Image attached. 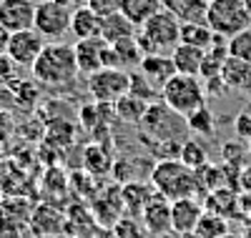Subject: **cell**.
<instances>
[{"mask_svg":"<svg viewBox=\"0 0 251 238\" xmlns=\"http://www.w3.org/2000/svg\"><path fill=\"white\" fill-rule=\"evenodd\" d=\"M149 181L153 186V190L158 196H163L166 201H181V198H196L201 188L199 173L194 168H188L186 163H181L178 158H163L156 161L151 166Z\"/></svg>","mask_w":251,"mask_h":238,"instance_id":"6da1fadb","label":"cell"},{"mask_svg":"<svg viewBox=\"0 0 251 238\" xmlns=\"http://www.w3.org/2000/svg\"><path fill=\"white\" fill-rule=\"evenodd\" d=\"M33 80L46 85V88H66L78 78V63L75 50L68 43H46L43 53L35 58L30 66Z\"/></svg>","mask_w":251,"mask_h":238,"instance_id":"7a4b0ae2","label":"cell"},{"mask_svg":"<svg viewBox=\"0 0 251 238\" xmlns=\"http://www.w3.org/2000/svg\"><path fill=\"white\" fill-rule=\"evenodd\" d=\"M178 38H181V20L166 8L156 10L151 18H146L136 33V40H138L143 55L174 50L178 46Z\"/></svg>","mask_w":251,"mask_h":238,"instance_id":"3957f363","label":"cell"},{"mask_svg":"<svg viewBox=\"0 0 251 238\" xmlns=\"http://www.w3.org/2000/svg\"><path fill=\"white\" fill-rule=\"evenodd\" d=\"M161 100L178 116H188L206 105V88L199 75L174 73L161 88Z\"/></svg>","mask_w":251,"mask_h":238,"instance_id":"277c9868","label":"cell"},{"mask_svg":"<svg viewBox=\"0 0 251 238\" xmlns=\"http://www.w3.org/2000/svg\"><path fill=\"white\" fill-rule=\"evenodd\" d=\"M206 25L216 35L234 38L236 33L251 28V15L244 5V0H208Z\"/></svg>","mask_w":251,"mask_h":238,"instance_id":"5b68a950","label":"cell"},{"mask_svg":"<svg viewBox=\"0 0 251 238\" xmlns=\"http://www.w3.org/2000/svg\"><path fill=\"white\" fill-rule=\"evenodd\" d=\"M73 8L68 0H38L35 5V30L46 40H60L71 33Z\"/></svg>","mask_w":251,"mask_h":238,"instance_id":"8992f818","label":"cell"},{"mask_svg":"<svg viewBox=\"0 0 251 238\" xmlns=\"http://www.w3.org/2000/svg\"><path fill=\"white\" fill-rule=\"evenodd\" d=\"M131 91V73L123 68H100L88 75V93L98 105H113Z\"/></svg>","mask_w":251,"mask_h":238,"instance_id":"52a82bcc","label":"cell"},{"mask_svg":"<svg viewBox=\"0 0 251 238\" xmlns=\"http://www.w3.org/2000/svg\"><path fill=\"white\" fill-rule=\"evenodd\" d=\"M46 48V38L40 35L35 28L30 30H20V33H10V43H8V55L15 66H25L30 68L35 58L43 53Z\"/></svg>","mask_w":251,"mask_h":238,"instance_id":"ba28073f","label":"cell"},{"mask_svg":"<svg viewBox=\"0 0 251 238\" xmlns=\"http://www.w3.org/2000/svg\"><path fill=\"white\" fill-rule=\"evenodd\" d=\"M35 0H0V23L10 33L30 30L35 25Z\"/></svg>","mask_w":251,"mask_h":238,"instance_id":"9c48e42d","label":"cell"},{"mask_svg":"<svg viewBox=\"0 0 251 238\" xmlns=\"http://www.w3.org/2000/svg\"><path fill=\"white\" fill-rule=\"evenodd\" d=\"M138 218H141V223H143L149 236H166V233L174 231V226H171V201H166L158 193L146 203V208L141 211Z\"/></svg>","mask_w":251,"mask_h":238,"instance_id":"30bf717a","label":"cell"},{"mask_svg":"<svg viewBox=\"0 0 251 238\" xmlns=\"http://www.w3.org/2000/svg\"><path fill=\"white\" fill-rule=\"evenodd\" d=\"M203 206L196 201V198H181V201H174L171 203V226H174V233H181V236H188L196 231V223L201 221L203 215Z\"/></svg>","mask_w":251,"mask_h":238,"instance_id":"8fae6325","label":"cell"},{"mask_svg":"<svg viewBox=\"0 0 251 238\" xmlns=\"http://www.w3.org/2000/svg\"><path fill=\"white\" fill-rule=\"evenodd\" d=\"M108 43L98 38H86V40H78L73 50H75V63H78V71L83 75H91L96 71L103 68V50H106Z\"/></svg>","mask_w":251,"mask_h":238,"instance_id":"7c38bea8","label":"cell"},{"mask_svg":"<svg viewBox=\"0 0 251 238\" xmlns=\"http://www.w3.org/2000/svg\"><path fill=\"white\" fill-rule=\"evenodd\" d=\"M138 73L149 80L153 88H163V83L169 80L174 73H176V66L171 55H163V53H149L143 55V60L138 63Z\"/></svg>","mask_w":251,"mask_h":238,"instance_id":"4fadbf2b","label":"cell"},{"mask_svg":"<svg viewBox=\"0 0 251 238\" xmlns=\"http://www.w3.org/2000/svg\"><path fill=\"white\" fill-rule=\"evenodd\" d=\"M156 196V190L151 186V181H128L121 186V198H123V208L128 211V215H141V211L146 208L151 198Z\"/></svg>","mask_w":251,"mask_h":238,"instance_id":"5bb4252c","label":"cell"},{"mask_svg":"<svg viewBox=\"0 0 251 238\" xmlns=\"http://www.w3.org/2000/svg\"><path fill=\"white\" fill-rule=\"evenodd\" d=\"M138 33V25L133 23V20L116 10L111 15L103 18V28H100V38L106 40V43H121V40H128V38H136Z\"/></svg>","mask_w":251,"mask_h":238,"instance_id":"9a60e30c","label":"cell"},{"mask_svg":"<svg viewBox=\"0 0 251 238\" xmlns=\"http://www.w3.org/2000/svg\"><path fill=\"white\" fill-rule=\"evenodd\" d=\"M221 78L226 83V88L241 91V93L251 95V63H244V60H236V58L228 55L224 60Z\"/></svg>","mask_w":251,"mask_h":238,"instance_id":"2e32d148","label":"cell"},{"mask_svg":"<svg viewBox=\"0 0 251 238\" xmlns=\"http://www.w3.org/2000/svg\"><path fill=\"white\" fill-rule=\"evenodd\" d=\"M103 28V18L91 10L88 5H78L73 10V20H71V33L75 35V40H86V38H98Z\"/></svg>","mask_w":251,"mask_h":238,"instance_id":"e0dca14e","label":"cell"},{"mask_svg":"<svg viewBox=\"0 0 251 238\" xmlns=\"http://www.w3.org/2000/svg\"><path fill=\"white\" fill-rule=\"evenodd\" d=\"M203 58H206V50H201L196 46H186V43H178L171 50V60L176 66V73H183V75H199Z\"/></svg>","mask_w":251,"mask_h":238,"instance_id":"ac0fdd59","label":"cell"},{"mask_svg":"<svg viewBox=\"0 0 251 238\" xmlns=\"http://www.w3.org/2000/svg\"><path fill=\"white\" fill-rule=\"evenodd\" d=\"M149 105H151V103H146V100H141V98H136V95H131V93H126L123 98H118V100L113 103V113H116V118L123 120V123L138 125V123L143 120L146 111H149Z\"/></svg>","mask_w":251,"mask_h":238,"instance_id":"d6986e66","label":"cell"},{"mask_svg":"<svg viewBox=\"0 0 251 238\" xmlns=\"http://www.w3.org/2000/svg\"><path fill=\"white\" fill-rule=\"evenodd\" d=\"M214 40V30L206 23H181V38L178 43H186V46H196L201 50H208Z\"/></svg>","mask_w":251,"mask_h":238,"instance_id":"ffe728a7","label":"cell"},{"mask_svg":"<svg viewBox=\"0 0 251 238\" xmlns=\"http://www.w3.org/2000/svg\"><path fill=\"white\" fill-rule=\"evenodd\" d=\"M161 8V0H118V10L128 15L136 25H141L146 18H151Z\"/></svg>","mask_w":251,"mask_h":238,"instance_id":"44dd1931","label":"cell"},{"mask_svg":"<svg viewBox=\"0 0 251 238\" xmlns=\"http://www.w3.org/2000/svg\"><path fill=\"white\" fill-rule=\"evenodd\" d=\"M83 161H86V168L91 173H96V176H106V173H111V168H113V156L100 143L88 145L86 153H83Z\"/></svg>","mask_w":251,"mask_h":238,"instance_id":"7402d4cb","label":"cell"},{"mask_svg":"<svg viewBox=\"0 0 251 238\" xmlns=\"http://www.w3.org/2000/svg\"><path fill=\"white\" fill-rule=\"evenodd\" d=\"M196 238H224L228 233V226H226V218L224 215H216L211 211H203L201 221L196 223Z\"/></svg>","mask_w":251,"mask_h":238,"instance_id":"603a6c76","label":"cell"},{"mask_svg":"<svg viewBox=\"0 0 251 238\" xmlns=\"http://www.w3.org/2000/svg\"><path fill=\"white\" fill-rule=\"evenodd\" d=\"M178 161L186 163L188 168H194V170H201L203 166H208V150L203 148V143H199L194 138H186L183 145H181Z\"/></svg>","mask_w":251,"mask_h":238,"instance_id":"cb8c5ba5","label":"cell"},{"mask_svg":"<svg viewBox=\"0 0 251 238\" xmlns=\"http://www.w3.org/2000/svg\"><path fill=\"white\" fill-rule=\"evenodd\" d=\"M186 125H188V131H194L199 136H206V138H211L214 131H216L214 113L208 111V105L199 108V111H194V113H188L186 116Z\"/></svg>","mask_w":251,"mask_h":238,"instance_id":"d4e9b609","label":"cell"},{"mask_svg":"<svg viewBox=\"0 0 251 238\" xmlns=\"http://www.w3.org/2000/svg\"><path fill=\"white\" fill-rule=\"evenodd\" d=\"M116 48V55H118V68L123 66H138L143 60V50L138 46L136 38H128V40H121V43H111Z\"/></svg>","mask_w":251,"mask_h":238,"instance_id":"484cf974","label":"cell"},{"mask_svg":"<svg viewBox=\"0 0 251 238\" xmlns=\"http://www.w3.org/2000/svg\"><path fill=\"white\" fill-rule=\"evenodd\" d=\"M228 55L244 63H251V28L228 38Z\"/></svg>","mask_w":251,"mask_h":238,"instance_id":"4316f807","label":"cell"},{"mask_svg":"<svg viewBox=\"0 0 251 238\" xmlns=\"http://www.w3.org/2000/svg\"><path fill=\"white\" fill-rule=\"evenodd\" d=\"M131 95H136V98H141V100H146V103H151V100H156V95L161 98V91L158 88H153V85L146 80L141 73H131V91H128Z\"/></svg>","mask_w":251,"mask_h":238,"instance_id":"83f0119b","label":"cell"},{"mask_svg":"<svg viewBox=\"0 0 251 238\" xmlns=\"http://www.w3.org/2000/svg\"><path fill=\"white\" fill-rule=\"evenodd\" d=\"M116 238H143V236H149L143 228V223L136 221V215H126V218H118L116 226Z\"/></svg>","mask_w":251,"mask_h":238,"instance_id":"f1b7e54d","label":"cell"},{"mask_svg":"<svg viewBox=\"0 0 251 238\" xmlns=\"http://www.w3.org/2000/svg\"><path fill=\"white\" fill-rule=\"evenodd\" d=\"M15 133V116L8 108H0V145H5Z\"/></svg>","mask_w":251,"mask_h":238,"instance_id":"f546056e","label":"cell"},{"mask_svg":"<svg viewBox=\"0 0 251 238\" xmlns=\"http://www.w3.org/2000/svg\"><path fill=\"white\" fill-rule=\"evenodd\" d=\"M221 68H224V60L214 58L211 53H206V58L201 63V71H199V78L201 80H208V78H214V75H221Z\"/></svg>","mask_w":251,"mask_h":238,"instance_id":"4dcf8cb0","label":"cell"},{"mask_svg":"<svg viewBox=\"0 0 251 238\" xmlns=\"http://www.w3.org/2000/svg\"><path fill=\"white\" fill-rule=\"evenodd\" d=\"M15 63L10 60V55L8 53H3L0 55V88H3V85H10L18 75H15Z\"/></svg>","mask_w":251,"mask_h":238,"instance_id":"1f68e13d","label":"cell"},{"mask_svg":"<svg viewBox=\"0 0 251 238\" xmlns=\"http://www.w3.org/2000/svg\"><path fill=\"white\" fill-rule=\"evenodd\" d=\"M86 5L91 10H96L100 18H106V15H111V13L118 10V0H88Z\"/></svg>","mask_w":251,"mask_h":238,"instance_id":"d6a6232c","label":"cell"},{"mask_svg":"<svg viewBox=\"0 0 251 238\" xmlns=\"http://www.w3.org/2000/svg\"><path fill=\"white\" fill-rule=\"evenodd\" d=\"M234 125H236V133H239V138H244V141H251V113H249V111L239 113Z\"/></svg>","mask_w":251,"mask_h":238,"instance_id":"836d02e7","label":"cell"},{"mask_svg":"<svg viewBox=\"0 0 251 238\" xmlns=\"http://www.w3.org/2000/svg\"><path fill=\"white\" fill-rule=\"evenodd\" d=\"M234 156H236V161L244 156V145L236 143V141H231V143L224 145V158H226V163H234Z\"/></svg>","mask_w":251,"mask_h":238,"instance_id":"e575fe53","label":"cell"},{"mask_svg":"<svg viewBox=\"0 0 251 238\" xmlns=\"http://www.w3.org/2000/svg\"><path fill=\"white\" fill-rule=\"evenodd\" d=\"M8 43H10V30H5V25L0 23V55L8 53Z\"/></svg>","mask_w":251,"mask_h":238,"instance_id":"d590c367","label":"cell"},{"mask_svg":"<svg viewBox=\"0 0 251 238\" xmlns=\"http://www.w3.org/2000/svg\"><path fill=\"white\" fill-rule=\"evenodd\" d=\"M68 3H75V8H78V5H86L88 0H68Z\"/></svg>","mask_w":251,"mask_h":238,"instance_id":"8d00e7d4","label":"cell"},{"mask_svg":"<svg viewBox=\"0 0 251 238\" xmlns=\"http://www.w3.org/2000/svg\"><path fill=\"white\" fill-rule=\"evenodd\" d=\"M244 5H246V10H249V15H251V0H244Z\"/></svg>","mask_w":251,"mask_h":238,"instance_id":"74e56055","label":"cell"},{"mask_svg":"<svg viewBox=\"0 0 251 238\" xmlns=\"http://www.w3.org/2000/svg\"><path fill=\"white\" fill-rule=\"evenodd\" d=\"M224 238H231V236H228V233H226V236H224Z\"/></svg>","mask_w":251,"mask_h":238,"instance_id":"f35d334b","label":"cell"}]
</instances>
